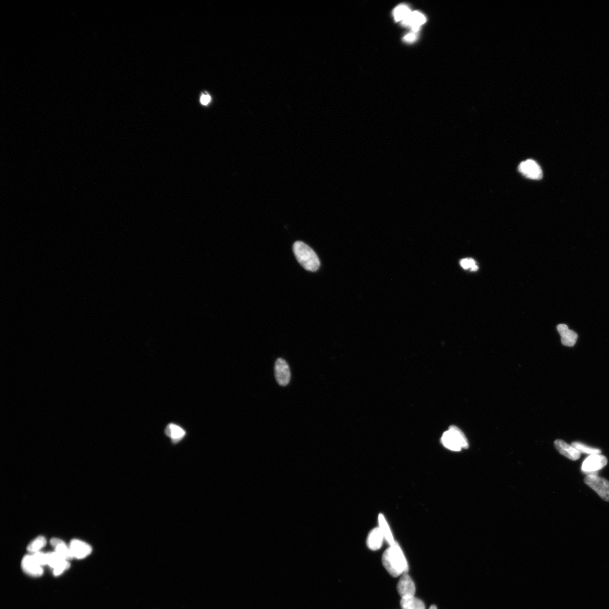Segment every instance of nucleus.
<instances>
[{"label": "nucleus", "mask_w": 609, "mask_h": 609, "mask_svg": "<svg viewBox=\"0 0 609 609\" xmlns=\"http://www.w3.org/2000/svg\"><path fill=\"white\" fill-rule=\"evenodd\" d=\"M478 269V267L477 265H476L472 267V268L471 269V271H477Z\"/></svg>", "instance_id": "cd10ccee"}, {"label": "nucleus", "mask_w": 609, "mask_h": 609, "mask_svg": "<svg viewBox=\"0 0 609 609\" xmlns=\"http://www.w3.org/2000/svg\"><path fill=\"white\" fill-rule=\"evenodd\" d=\"M401 607L403 609H425L424 603L414 596L408 599H402Z\"/></svg>", "instance_id": "a211bd4d"}, {"label": "nucleus", "mask_w": 609, "mask_h": 609, "mask_svg": "<svg viewBox=\"0 0 609 609\" xmlns=\"http://www.w3.org/2000/svg\"><path fill=\"white\" fill-rule=\"evenodd\" d=\"M426 21V17L419 11L411 12L407 18L401 21L402 24L406 27H411L412 32L417 33L419 31L420 26Z\"/></svg>", "instance_id": "9b49d317"}, {"label": "nucleus", "mask_w": 609, "mask_h": 609, "mask_svg": "<svg viewBox=\"0 0 609 609\" xmlns=\"http://www.w3.org/2000/svg\"><path fill=\"white\" fill-rule=\"evenodd\" d=\"M561 338V343L565 346L572 347L575 345L578 340V334L576 332L569 329L567 325L560 324L557 327Z\"/></svg>", "instance_id": "ddd939ff"}, {"label": "nucleus", "mask_w": 609, "mask_h": 609, "mask_svg": "<svg viewBox=\"0 0 609 609\" xmlns=\"http://www.w3.org/2000/svg\"><path fill=\"white\" fill-rule=\"evenodd\" d=\"M384 539H385V538H384V535L379 527V528H374L370 531L368 537H367V547L371 550L377 551L382 547Z\"/></svg>", "instance_id": "4468645a"}, {"label": "nucleus", "mask_w": 609, "mask_h": 609, "mask_svg": "<svg viewBox=\"0 0 609 609\" xmlns=\"http://www.w3.org/2000/svg\"><path fill=\"white\" fill-rule=\"evenodd\" d=\"M607 464L606 456L600 454L590 455L583 461L582 470L589 475H597L598 471L604 468Z\"/></svg>", "instance_id": "39448f33"}, {"label": "nucleus", "mask_w": 609, "mask_h": 609, "mask_svg": "<svg viewBox=\"0 0 609 609\" xmlns=\"http://www.w3.org/2000/svg\"><path fill=\"white\" fill-rule=\"evenodd\" d=\"M165 433L172 439V442L175 443L181 441L186 434L185 431L182 427L174 424H170L167 426Z\"/></svg>", "instance_id": "dca6fc26"}, {"label": "nucleus", "mask_w": 609, "mask_h": 609, "mask_svg": "<svg viewBox=\"0 0 609 609\" xmlns=\"http://www.w3.org/2000/svg\"><path fill=\"white\" fill-rule=\"evenodd\" d=\"M32 556L34 560L36 561V562L40 565L41 567H42L43 566L47 565V554H44V553L40 551L34 553Z\"/></svg>", "instance_id": "5701e85b"}, {"label": "nucleus", "mask_w": 609, "mask_h": 609, "mask_svg": "<svg viewBox=\"0 0 609 609\" xmlns=\"http://www.w3.org/2000/svg\"><path fill=\"white\" fill-rule=\"evenodd\" d=\"M21 565L23 572L30 576L39 577L44 573L42 567L36 562L32 555L25 556Z\"/></svg>", "instance_id": "9d476101"}, {"label": "nucleus", "mask_w": 609, "mask_h": 609, "mask_svg": "<svg viewBox=\"0 0 609 609\" xmlns=\"http://www.w3.org/2000/svg\"><path fill=\"white\" fill-rule=\"evenodd\" d=\"M397 591L403 599L413 597L415 595V585L408 573H404L401 576L397 585Z\"/></svg>", "instance_id": "0eeeda50"}, {"label": "nucleus", "mask_w": 609, "mask_h": 609, "mask_svg": "<svg viewBox=\"0 0 609 609\" xmlns=\"http://www.w3.org/2000/svg\"><path fill=\"white\" fill-rule=\"evenodd\" d=\"M384 568L393 577H398L408 573V565L403 550L397 542L384 552L382 557Z\"/></svg>", "instance_id": "f257e3e1"}, {"label": "nucleus", "mask_w": 609, "mask_h": 609, "mask_svg": "<svg viewBox=\"0 0 609 609\" xmlns=\"http://www.w3.org/2000/svg\"><path fill=\"white\" fill-rule=\"evenodd\" d=\"M411 13L409 7L406 5H400L397 6L394 11V18L396 21H403Z\"/></svg>", "instance_id": "aec40b11"}, {"label": "nucleus", "mask_w": 609, "mask_h": 609, "mask_svg": "<svg viewBox=\"0 0 609 609\" xmlns=\"http://www.w3.org/2000/svg\"><path fill=\"white\" fill-rule=\"evenodd\" d=\"M50 543L54 548L55 552L64 560L68 561L73 559L70 547L61 539L56 538L51 539Z\"/></svg>", "instance_id": "2eb2a0df"}, {"label": "nucleus", "mask_w": 609, "mask_h": 609, "mask_svg": "<svg viewBox=\"0 0 609 609\" xmlns=\"http://www.w3.org/2000/svg\"><path fill=\"white\" fill-rule=\"evenodd\" d=\"M46 544V540L45 537H38L28 544L27 550L33 554L34 553L40 552L42 548L45 546Z\"/></svg>", "instance_id": "6ab92c4d"}, {"label": "nucleus", "mask_w": 609, "mask_h": 609, "mask_svg": "<svg viewBox=\"0 0 609 609\" xmlns=\"http://www.w3.org/2000/svg\"><path fill=\"white\" fill-rule=\"evenodd\" d=\"M555 446L557 450L561 453V455L567 457V458L572 460H577L580 458L581 453L577 449L572 445L565 442L563 440L557 439L554 442Z\"/></svg>", "instance_id": "f8f14e48"}, {"label": "nucleus", "mask_w": 609, "mask_h": 609, "mask_svg": "<svg viewBox=\"0 0 609 609\" xmlns=\"http://www.w3.org/2000/svg\"><path fill=\"white\" fill-rule=\"evenodd\" d=\"M518 170L527 178L531 180H539L543 177L541 167L533 160L529 159L522 162L518 167Z\"/></svg>", "instance_id": "6e6552de"}, {"label": "nucleus", "mask_w": 609, "mask_h": 609, "mask_svg": "<svg viewBox=\"0 0 609 609\" xmlns=\"http://www.w3.org/2000/svg\"><path fill=\"white\" fill-rule=\"evenodd\" d=\"M460 265L464 269H471L476 265V262L472 258H465L460 261Z\"/></svg>", "instance_id": "393cba45"}, {"label": "nucleus", "mask_w": 609, "mask_h": 609, "mask_svg": "<svg viewBox=\"0 0 609 609\" xmlns=\"http://www.w3.org/2000/svg\"><path fill=\"white\" fill-rule=\"evenodd\" d=\"M70 563L68 562V561H64V562L58 566V567L53 569L54 575L55 576L61 575L63 572H65L66 570H68V569L70 568Z\"/></svg>", "instance_id": "b1692460"}, {"label": "nucleus", "mask_w": 609, "mask_h": 609, "mask_svg": "<svg viewBox=\"0 0 609 609\" xmlns=\"http://www.w3.org/2000/svg\"><path fill=\"white\" fill-rule=\"evenodd\" d=\"M429 609H437V607H436L435 606H434V605H433V606H431L430 607Z\"/></svg>", "instance_id": "c85d7f7f"}, {"label": "nucleus", "mask_w": 609, "mask_h": 609, "mask_svg": "<svg viewBox=\"0 0 609 609\" xmlns=\"http://www.w3.org/2000/svg\"><path fill=\"white\" fill-rule=\"evenodd\" d=\"M69 547H70L73 558L77 559L86 558L91 554L92 551L91 546L79 539L72 540Z\"/></svg>", "instance_id": "1a4fd4ad"}, {"label": "nucleus", "mask_w": 609, "mask_h": 609, "mask_svg": "<svg viewBox=\"0 0 609 609\" xmlns=\"http://www.w3.org/2000/svg\"><path fill=\"white\" fill-rule=\"evenodd\" d=\"M293 250L298 262L305 269L312 272L319 269L320 261L316 253L309 245L298 241L293 244Z\"/></svg>", "instance_id": "f03ea898"}, {"label": "nucleus", "mask_w": 609, "mask_h": 609, "mask_svg": "<svg viewBox=\"0 0 609 609\" xmlns=\"http://www.w3.org/2000/svg\"><path fill=\"white\" fill-rule=\"evenodd\" d=\"M211 101V97L208 94H203L201 98V102L203 105H208Z\"/></svg>", "instance_id": "bb28decb"}, {"label": "nucleus", "mask_w": 609, "mask_h": 609, "mask_svg": "<svg viewBox=\"0 0 609 609\" xmlns=\"http://www.w3.org/2000/svg\"><path fill=\"white\" fill-rule=\"evenodd\" d=\"M441 441L444 447L453 451H459L462 448L469 447L468 440L464 433L455 425L450 426L443 434Z\"/></svg>", "instance_id": "7ed1b4c3"}, {"label": "nucleus", "mask_w": 609, "mask_h": 609, "mask_svg": "<svg viewBox=\"0 0 609 609\" xmlns=\"http://www.w3.org/2000/svg\"><path fill=\"white\" fill-rule=\"evenodd\" d=\"M379 528L381 530L382 533L384 535V538L386 541L390 544V546L395 544L396 542L394 537H393L392 531L390 526L388 524L385 516L383 514H380L378 517Z\"/></svg>", "instance_id": "f3484780"}, {"label": "nucleus", "mask_w": 609, "mask_h": 609, "mask_svg": "<svg viewBox=\"0 0 609 609\" xmlns=\"http://www.w3.org/2000/svg\"><path fill=\"white\" fill-rule=\"evenodd\" d=\"M417 35L416 33L411 32L406 34L404 38V40L406 42L412 43L415 41L417 40Z\"/></svg>", "instance_id": "a878e982"}, {"label": "nucleus", "mask_w": 609, "mask_h": 609, "mask_svg": "<svg viewBox=\"0 0 609 609\" xmlns=\"http://www.w3.org/2000/svg\"><path fill=\"white\" fill-rule=\"evenodd\" d=\"M584 482L604 500L609 502V481L607 479L598 475H588Z\"/></svg>", "instance_id": "20e7f679"}, {"label": "nucleus", "mask_w": 609, "mask_h": 609, "mask_svg": "<svg viewBox=\"0 0 609 609\" xmlns=\"http://www.w3.org/2000/svg\"><path fill=\"white\" fill-rule=\"evenodd\" d=\"M572 446L575 447L581 453H587L590 455L600 454L602 452L600 449L589 447L580 442H573Z\"/></svg>", "instance_id": "412c9836"}, {"label": "nucleus", "mask_w": 609, "mask_h": 609, "mask_svg": "<svg viewBox=\"0 0 609 609\" xmlns=\"http://www.w3.org/2000/svg\"><path fill=\"white\" fill-rule=\"evenodd\" d=\"M47 565H49V567L53 569L58 567V566L62 564L64 561H66L55 551L54 552L47 553Z\"/></svg>", "instance_id": "4be33fe9"}, {"label": "nucleus", "mask_w": 609, "mask_h": 609, "mask_svg": "<svg viewBox=\"0 0 609 609\" xmlns=\"http://www.w3.org/2000/svg\"><path fill=\"white\" fill-rule=\"evenodd\" d=\"M275 377L280 386L286 387L290 382L291 374L287 362L281 358H278L275 362Z\"/></svg>", "instance_id": "423d86ee"}]
</instances>
